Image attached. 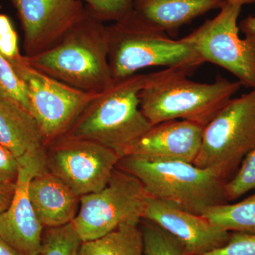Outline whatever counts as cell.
Wrapping results in <instances>:
<instances>
[{
	"mask_svg": "<svg viewBox=\"0 0 255 255\" xmlns=\"http://www.w3.org/2000/svg\"><path fill=\"white\" fill-rule=\"evenodd\" d=\"M226 0H132V11L172 38L179 30L211 10L221 9Z\"/></svg>",
	"mask_w": 255,
	"mask_h": 255,
	"instance_id": "16",
	"label": "cell"
},
{
	"mask_svg": "<svg viewBox=\"0 0 255 255\" xmlns=\"http://www.w3.org/2000/svg\"><path fill=\"white\" fill-rule=\"evenodd\" d=\"M140 221H130L103 237L82 242L76 255H145Z\"/></svg>",
	"mask_w": 255,
	"mask_h": 255,
	"instance_id": "18",
	"label": "cell"
},
{
	"mask_svg": "<svg viewBox=\"0 0 255 255\" xmlns=\"http://www.w3.org/2000/svg\"><path fill=\"white\" fill-rule=\"evenodd\" d=\"M145 75L113 80L86 106L63 136L91 140L125 157L152 127L140 108Z\"/></svg>",
	"mask_w": 255,
	"mask_h": 255,
	"instance_id": "2",
	"label": "cell"
},
{
	"mask_svg": "<svg viewBox=\"0 0 255 255\" xmlns=\"http://www.w3.org/2000/svg\"><path fill=\"white\" fill-rule=\"evenodd\" d=\"M0 97L16 102L30 111L24 87L11 63L0 53Z\"/></svg>",
	"mask_w": 255,
	"mask_h": 255,
	"instance_id": "23",
	"label": "cell"
},
{
	"mask_svg": "<svg viewBox=\"0 0 255 255\" xmlns=\"http://www.w3.org/2000/svg\"><path fill=\"white\" fill-rule=\"evenodd\" d=\"M191 69L174 67L145 75L140 108L152 126L184 120L205 127L242 86L218 76L212 83L189 79Z\"/></svg>",
	"mask_w": 255,
	"mask_h": 255,
	"instance_id": "1",
	"label": "cell"
},
{
	"mask_svg": "<svg viewBox=\"0 0 255 255\" xmlns=\"http://www.w3.org/2000/svg\"><path fill=\"white\" fill-rule=\"evenodd\" d=\"M1 4H0V9H1Z\"/></svg>",
	"mask_w": 255,
	"mask_h": 255,
	"instance_id": "32",
	"label": "cell"
},
{
	"mask_svg": "<svg viewBox=\"0 0 255 255\" xmlns=\"http://www.w3.org/2000/svg\"><path fill=\"white\" fill-rule=\"evenodd\" d=\"M121 158L110 148L85 139L62 136L46 147L48 170L80 196L104 189Z\"/></svg>",
	"mask_w": 255,
	"mask_h": 255,
	"instance_id": "10",
	"label": "cell"
},
{
	"mask_svg": "<svg viewBox=\"0 0 255 255\" xmlns=\"http://www.w3.org/2000/svg\"><path fill=\"white\" fill-rule=\"evenodd\" d=\"M0 144L17 159L44 150L46 142L31 112L0 97Z\"/></svg>",
	"mask_w": 255,
	"mask_h": 255,
	"instance_id": "17",
	"label": "cell"
},
{
	"mask_svg": "<svg viewBox=\"0 0 255 255\" xmlns=\"http://www.w3.org/2000/svg\"><path fill=\"white\" fill-rule=\"evenodd\" d=\"M45 228L38 255H76L82 241L73 223Z\"/></svg>",
	"mask_w": 255,
	"mask_h": 255,
	"instance_id": "20",
	"label": "cell"
},
{
	"mask_svg": "<svg viewBox=\"0 0 255 255\" xmlns=\"http://www.w3.org/2000/svg\"><path fill=\"white\" fill-rule=\"evenodd\" d=\"M92 17L102 21L122 19L132 11V0H80Z\"/></svg>",
	"mask_w": 255,
	"mask_h": 255,
	"instance_id": "24",
	"label": "cell"
},
{
	"mask_svg": "<svg viewBox=\"0 0 255 255\" xmlns=\"http://www.w3.org/2000/svg\"><path fill=\"white\" fill-rule=\"evenodd\" d=\"M18 167V159L0 144V184L16 182Z\"/></svg>",
	"mask_w": 255,
	"mask_h": 255,
	"instance_id": "27",
	"label": "cell"
},
{
	"mask_svg": "<svg viewBox=\"0 0 255 255\" xmlns=\"http://www.w3.org/2000/svg\"><path fill=\"white\" fill-rule=\"evenodd\" d=\"M23 32L26 57L53 48L75 25L89 15L80 0H9Z\"/></svg>",
	"mask_w": 255,
	"mask_h": 255,
	"instance_id": "11",
	"label": "cell"
},
{
	"mask_svg": "<svg viewBox=\"0 0 255 255\" xmlns=\"http://www.w3.org/2000/svg\"><path fill=\"white\" fill-rule=\"evenodd\" d=\"M228 1L237 3V4L241 5V6H243L244 4H253V3L255 2V0H228Z\"/></svg>",
	"mask_w": 255,
	"mask_h": 255,
	"instance_id": "31",
	"label": "cell"
},
{
	"mask_svg": "<svg viewBox=\"0 0 255 255\" xmlns=\"http://www.w3.org/2000/svg\"><path fill=\"white\" fill-rule=\"evenodd\" d=\"M203 130L202 126L184 120L156 124L132 145L126 156L193 163L200 150Z\"/></svg>",
	"mask_w": 255,
	"mask_h": 255,
	"instance_id": "14",
	"label": "cell"
},
{
	"mask_svg": "<svg viewBox=\"0 0 255 255\" xmlns=\"http://www.w3.org/2000/svg\"><path fill=\"white\" fill-rule=\"evenodd\" d=\"M148 197L136 178L117 167L104 189L80 196L72 223L82 242L94 241L124 223L141 220Z\"/></svg>",
	"mask_w": 255,
	"mask_h": 255,
	"instance_id": "7",
	"label": "cell"
},
{
	"mask_svg": "<svg viewBox=\"0 0 255 255\" xmlns=\"http://www.w3.org/2000/svg\"><path fill=\"white\" fill-rule=\"evenodd\" d=\"M255 189V147L247 155L238 172L225 185L228 203Z\"/></svg>",
	"mask_w": 255,
	"mask_h": 255,
	"instance_id": "22",
	"label": "cell"
},
{
	"mask_svg": "<svg viewBox=\"0 0 255 255\" xmlns=\"http://www.w3.org/2000/svg\"><path fill=\"white\" fill-rule=\"evenodd\" d=\"M203 255H255V234L231 232L226 244Z\"/></svg>",
	"mask_w": 255,
	"mask_h": 255,
	"instance_id": "25",
	"label": "cell"
},
{
	"mask_svg": "<svg viewBox=\"0 0 255 255\" xmlns=\"http://www.w3.org/2000/svg\"><path fill=\"white\" fill-rule=\"evenodd\" d=\"M117 167L136 178L147 195L196 215L228 203L227 180L211 169L182 161H152L126 156Z\"/></svg>",
	"mask_w": 255,
	"mask_h": 255,
	"instance_id": "4",
	"label": "cell"
},
{
	"mask_svg": "<svg viewBox=\"0 0 255 255\" xmlns=\"http://www.w3.org/2000/svg\"><path fill=\"white\" fill-rule=\"evenodd\" d=\"M0 255H23L0 238Z\"/></svg>",
	"mask_w": 255,
	"mask_h": 255,
	"instance_id": "30",
	"label": "cell"
},
{
	"mask_svg": "<svg viewBox=\"0 0 255 255\" xmlns=\"http://www.w3.org/2000/svg\"><path fill=\"white\" fill-rule=\"evenodd\" d=\"M255 147V90L232 98L204 127L200 150L193 162L230 180Z\"/></svg>",
	"mask_w": 255,
	"mask_h": 255,
	"instance_id": "6",
	"label": "cell"
},
{
	"mask_svg": "<svg viewBox=\"0 0 255 255\" xmlns=\"http://www.w3.org/2000/svg\"><path fill=\"white\" fill-rule=\"evenodd\" d=\"M0 53L9 63L19 59L22 55L18 47L17 33L9 16L0 13Z\"/></svg>",
	"mask_w": 255,
	"mask_h": 255,
	"instance_id": "26",
	"label": "cell"
},
{
	"mask_svg": "<svg viewBox=\"0 0 255 255\" xmlns=\"http://www.w3.org/2000/svg\"><path fill=\"white\" fill-rule=\"evenodd\" d=\"M109 62L114 80L151 67H182L193 71L204 63L185 38L174 39L131 11L107 26Z\"/></svg>",
	"mask_w": 255,
	"mask_h": 255,
	"instance_id": "5",
	"label": "cell"
},
{
	"mask_svg": "<svg viewBox=\"0 0 255 255\" xmlns=\"http://www.w3.org/2000/svg\"><path fill=\"white\" fill-rule=\"evenodd\" d=\"M238 26L246 36L255 35V14L243 19Z\"/></svg>",
	"mask_w": 255,
	"mask_h": 255,
	"instance_id": "29",
	"label": "cell"
},
{
	"mask_svg": "<svg viewBox=\"0 0 255 255\" xmlns=\"http://www.w3.org/2000/svg\"><path fill=\"white\" fill-rule=\"evenodd\" d=\"M19 167L11 204L0 216V238L23 255H38L44 226L37 218L28 194L32 178L47 168L46 149L18 159Z\"/></svg>",
	"mask_w": 255,
	"mask_h": 255,
	"instance_id": "12",
	"label": "cell"
},
{
	"mask_svg": "<svg viewBox=\"0 0 255 255\" xmlns=\"http://www.w3.org/2000/svg\"><path fill=\"white\" fill-rule=\"evenodd\" d=\"M140 227L145 255H188L175 238L155 223L142 219Z\"/></svg>",
	"mask_w": 255,
	"mask_h": 255,
	"instance_id": "21",
	"label": "cell"
},
{
	"mask_svg": "<svg viewBox=\"0 0 255 255\" xmlns=\"http://www.w3.org/2000/svg\"><path fill=\"white\" fill-rule=\"evenodd\" d=\"M15 182L0 184V216L9 208L12 201L15 191Z\"/></svg>",
	"mask_w": 255,
	"mask_h": 255,
	"instance_id": "28",
	"label": "cell"
},
{
	"mask_svg": "<svg viewBox=\"0 0 255 255\" xmlns=\"http://www.w3.org/2000/svg\"><path fill=\"white\" fill-rule=\"evenodd\" d=\"M10 63L22 82L30 111L46 145L63 136L97 95L81 91L42 73L28 64L23 55Z\"/></svg>",
	"mask_w": 255,
	"mask_h": 255,
	"instance_id": "9",
	"label": "cell"
},
{
	"mask_svg": "<svg viewBox=\"0 0 255 255\" xmlns=\"http://www.w3.org/2000/svg\"><path fill=\"white\" fill-rule=\"evenodd\" d=\"M201 216L228 232L255 234V194L235 204L212 206Z\"/></svg>",
	"mask_w": 255,
	"mask_h": 255,
	"instance_id": "19",
	"label": "cell"
},
{
	"mask_svg": "<svg viewBox=\"0 0 255 255\" xmlns=\"http://www.w3.org/2000/svg\"><path fill=\"white\" fill-rule=\"evenodd\" d=\"M142 219L172 235L188 255H203L226 244L230 233L204 216L148 197Z\"/></svg>",
	"mask_w": 255,
	"mask_h": 255,
	"instance_id": "13",
	"label": "cell"
},
{
	"mask_svg": "<svg viewBox=\"0 0 255 255\" xmlns=\"http://www.w3.org/2000/svg\"><path fill=\"white\" fill-rule=\"evenodd\" d=\"M241 5L226 0L221 11L184 37L204 63L219 65L255 90V35L241 38L238 19Z\"/></svg>",
	"mask_w": 255,
	"mask_h": 255,
	"instance_id": "8",
	"label": "cell"
},
{
	"mask_svg": "<svg viewBox=\"0 0 255 255\" xmlns=\"http://www.w3.org/2000/svg\"><path fill=\"white\" fill-rule=\"evenodd\" d=\"M107 26L89 14L50 49L24 56L33 68L81 91L103 92L113 82Z\"/></svg>",
	"mask_w": 255,
	"mask_h": 255,
	"instance_id": "3",
	"label": "cell"
},
{
	"mask_svg": "<svg viewBox=\"0 0 255 255\" xmlns=\"http://www.w3.org/2000/svg\"><path fill=\"white\" fill-rule=\"evenodd\" d=\"M28 194L37 218L44 228L73 222L80 209V196L47 168L32 178Z\"/></svg>",
	"mask_w": 255,
	"mask_h": 255,
	"instance_id": "15",
	"label": "cell"
}]
</instances>
